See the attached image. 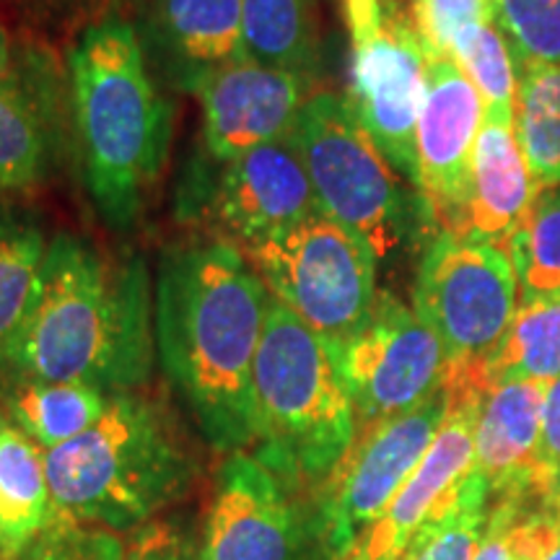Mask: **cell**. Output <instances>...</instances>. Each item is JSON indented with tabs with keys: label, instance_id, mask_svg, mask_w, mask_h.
<instances>
[{
	"label": "cell",
	"instance_id": "20",
	"mask_svg": "<svg viewBox=\"0 0 560 560\" xmlns=\"http://www.w3.org/2000/svg\"><path fill=\"white\" fill-rule=\"evenodd\" d=\"M52 520L45 450L0 410V560H19Z\"/></svg>",
	"mask_w": 560,
	"mask_h": 560
},
{
	"label": "cell",
	"instance_id": "6",
	"mask_svg": "<svg viewBox=\"0 0 560 560\" xmlns=\"http://www.w3.org/2000/svg\"><path fill=\"white\" fill-rule=\"evenodd\" d=\"M289 138L322 213L363 236L380 260L410 240L420 219H429L420 195L405 190L402 177L342 96L330 91L310 96Z\"/></svg>",
	"mask_w": 560,
	"mask_h": 560
},
{
	"label": "cell",
	"instance_id": "35",
	"mask_svg": "<svg viewBox=\"0 0 560 560\" xmlns=\"http://www.w3.org/2000/svg\"><path fill=\"white\" fill-rule=\"evenodd\" d=\"M514 499H493L488 509L486 529H482L478 552L472 560H520L511 545V520H514Z\"/></svg>",
	"mask_w": 560,
	"mask_h": 560
},
{
	"label": "cell",
	"instance_id": "15",
	"mask_svg": "<svg viewBox=\"0 0 560 560\" xmlns=\"http://www.w3.org/2000/svg\"><path fill=\"white\" fill-rule=\"evenodd\" d=\"M482 120L486 112L480 94L457 62L450 58L429 60L425 100L416 132V192L429 210V219L450 234H462L465 223L472 151Z\"/></svg>",
	"mask_w": 560,
	"mask_h": 560
},
{
	"label": "cell",
	"instance_id": "13",
	"mask_svg": "<svg viewBox=\"0 0 560 560\" xmlns=\"http://www.w3.org/2000/svg\"><path fill=\"white\" fill-rule=\"evenodd\" d=\"M200 560H314L306 495L252 452L229 454L215 472Z\"/></svg>",
	"mask_w": 560,
	"mask_h": 560
},
{
	"label": "cell",
	"instance_id": "18",
	"mask_svg": "<svg viewBox=\"0 0 560 560\" xmlns=\"http://www.w3.org/2000/svg\"><path fill=\"white\" fill-rule=\"evenodd\" d=\"M138 37L161 79L190 94L208 73L249 58L242 0H151Z\"/></svg>",
	"mask_w": 560,
	"mask_h": 560
},
{
	"label": "cell",
	"instance_id": "22",
	"mask_svg": "<svg viewBox=\"0 0 560 560\" xmlns=\"http://www.w3.org/2000/svg\"><path fill=\"white\" fill-rule=\"evenodd\" d=\"M58 125L24 75L0 83V195L32 190L50 172Z\"/></svg>",
	"mask_w": 560,
	"mask_h": 560
},
{
	"label": "cell",
	"instance_id": "33",
	"mask_svg": "<svg viewBox=\"0 0 560 560\" xmlns=\"http://www.w3.org/2000/svg\"><path fill=\"white\" fill-rule=\"evenodd\" d=\"M122 560H200V535L187 520H153L125 542Z\"/></svg>",
	"mask_w": 560,
	"mask_h": 560
},
{
	"label": "cell",
	"instance_id": "32",
	"mask_svg": "<svg viewBox=\"0 0 560 560\" xmlns=\"http://www.w3.org/2000/svg\"><path fill=\"white\" fill-rule=\"evenodd\" d=\"M122 556L125 540L115 532L55 516L19 560H122Z\"/></svg>",
	"mask_w": 560,
	"mask_h": 560
},
{
	"label": "cell",
	"instance_id": "34",
	"mask_svg": "<svg viewBox=\"0 0 560 560\" xmlns=\"http://www.w3.org/2000/svg\"><path fill=\"white\" fill-rule=\"evenodd\" d=\"M540 472L545 488L558 501L560 493V376L548 384L542 405L540 431Z\"/></svg>",
	"mask_w": 560,
	"mask_h": 560
},
{
	"label": "cell",
	"instance_id": "17",
	"mask_svg": "<svg viewBox=\"0 0 560 560\" xmlns=\"http://www.w3.org/2000/svg\"><path fill=\"white\" fill-rule=\"evenodd\" d=\"M550 382L506 380L490 384L475 420V467L490 501L537 495L556 506L540 472L542 405Z\"/></svg>",
	"mask_w": 560,
	"mask_h": 560
},
{
	"label": "cell",
	"instance_id": "9",
	"mask_svg": "<svg viewBox=\"0 0 560 560\" xmlns=\"http://www.w3.org/2000/svg\"><path fill=\"white\" fill-rule=\"evenodd\" d=\"M520 278L501 244L439 231L420 257L412 312L441 340L446 369L482 366L506 338Z\"/></svg>",
	"mask_w": 560,
	"mask_h": 560
},
{
	"label": "cell",
	"instance_id": "24",
	"mask_svg": "<svg viewBox=\"0 0 560 560\" xmlns=\"http://www.w3.org/2000/svg\"><path fill=\"white\" fill-rule=\"evenodd\" d=\"M490 387L506 380L552 382L560 376V291L522 296L506 338L480 369Z\"/></svg>",
	"mask_w": 560,
	"mask_h": 560
},
{
	"label": "cell",
	"instance_id": "29",
	"mask_svg": "<svg viewBox=\"0 0 560 560\" xmlns=\"http://www.w3.org/2000/svg\"><path fill=\"white\" fill-rule=\"evenodd\" d=\"M452 60L482 100L486 120L514 125L516 60L499 24H482L454 42Z\"/></svg>",
	"mask_w": 560,
	"mask_h": 560
},
{
	"label": "cell",
	"instance_id": "30",
	"mask_svg": "<svg viewBox=\"0 0 560 560\" xmlns=\"http://www.w3.org/2000/svg\"><path fill=\"white\" fill-rule=\"evenodd\" d=\"M495 24L520 73L560 66V0H495Z\"/></svg>",
	"mask_w": 560,
	"mask_h": 560
},
{
	"label": "cell",
	"instance_id": "26",
	"mask_svg": "<svg viewBox=\"0 0 560 560\" xmlns=\"http://www.w3.org/2000/svg\"><path fill=\"white\" fill-rule=\"evenodd\" d=\"M514 136L537 190L560 187V66L522 70Z\"/></svg>",
	"mask_w": 560,
	"mask_h": 560
},
{
	"label": "cell",
	"instance_id": "11",
	"mask_svg": "<svg viewBox=\"0 0 560 560\" xmlns=\"http://www.w3.org/2000/svg\"><path fill=\"white\" fill-rule=\"evenodd\" d=\"M361 425L418 408L444 387L446 350L395 293L380 291L366 319L327 340Z\"/></svg>",
	"mask_w": 560,
	"mask_h": 560
},
{
	"label": "cell",
	"instance_id": "2",
	"mask_svg": "<svg viewBox=\"0 0 560 560\" xmlns=\"http://www.w3.org/2000/svg\"><path fill=\"white\" fill-rule=\"evenodd\" d=\"M156 361L149 265L81 234L50 240L37 296L0 355V384L73 382L107 395L138 392Z\"/></svg>",
	"mask_w": 560,
	"mask_h": 560
},
{
	"label": "cell",
	"instance_id": "21",
	"mask_svg": "<svg viewBox=\"0 0 560 560\" xmlns=\"http://www.w3.org/2000/svg\"><path fill=\"white\" fill-rule=\"evenodd\" d=\"M109 397L107 392L73 382L0 384V410L45 452L89 431L104 416Z\"/></svg>",
	"mask_w": 560,
	"mask_h": 560
},
{
	"label": "cell",
	"instance_id": "12",
	"mask_svg": "<svg viewBox=\"0 0 560 560\" xmlns=\"http://www.w3.org/2000/svg\"><path fill=\"white\" fill-rule=\"evenodd\" d=\"M182 213L202 215L234 247L265 242L319 213L310 174L291 138L231 161L206 159L187 177Z\"/></svg>",
	"mask_w": 560,
	"mask_h": 560
},
{
	"label": "cell",
	"instance_id": "16",
	"mask_svg": "<svg viewBox=\"0 0 560 560\" xmlns=\"http://www.w3.org/2000/svg\"><path fill=\"white\" fill-rule=\"evenodd\" d=\"M310 79L242 58L208 73L192 94L202 104V143L215 161H231L289 136L306 102Z\"/></svg>",
	"mask_w": 560,
	"mask_h": 560
},
{
	"label": "cell",
	"instance_id": "31",
	"mask_svg": "<svg viewBox=\"0 0 560 560\" xmlns=\"http://www.w3.org/2000/svg\"><path fill=\"white\" fill-rule=\"evenodd\" d=\"M408 16L429 60H452V47L462 34L495 24V0H416Z\"/></svg>",
	"mask_w": 560,
	"mask_h": 560
},
{
	"label": "cell",
	"instance_id": "4",
	"mask_svg": "<svg viewBox=\"0 0 560 560\" xmlns=\"http://www.w3.org/2000/svg\"><path fill=\"white\" fill-rule=\"evenodd\" d=\"M45 470L58 520L120 535L177 503L198 478V457L164 405L117 392L89 431L45 452Z\"/></svg>",
	"mask_w": 560,
	"mask_h": 560
},
{
	"label": "cell",
	"instance_id": "3",
	"mask_svg": "<svg viewBox=\"0 0 560 560\" xmlns=\"http://www.w3.org/2000/svg\"><path fill=\"white\" fill-rule=\"evenodd\" d=\"M68 79L83 185L112 231H130L170 156L172 104L125 19H104L81 34Z\"/></svg>",
	"mask_w": 560,
	"mask_h": 560
},
{
	"label": "cell",
	"instance_id": "8",
	"mask_svg": "<svg viewBox=\"0 0 560 560\" xmlns=\"http://www.w3.org/2000/svg\"><path fill=\"white\" fill-rule=\"evenodd\" d=\"M450 412V389L361 425L332 472L306 495L314 560H342L416 472Z\"/></svg>",
	"mask_w": 560,
	"mask_h": 560
},
{
	"label": "cell",
	"instance_id": "37",
	"mask_svg": "<svg viewBox=\"0 0 560 560\" xmlns=\"http://www.w3.org/2000/svg\"><path fill=\"white\" fill-rule=\"evenodd\" d=\"M540 560H560V540H558L556 545H552V548H550L548 552H545V556H542Z\"/></svg>",
	"mask_w": 560,
	"mask_h": 560
},
{
	"label": "cell",
	"instance_id": "27",
	"mask_svg": "<svg viewBox=\"0 0 560 560\" xmlns=\"http://www.w3.org/2000/svg\"><path fill=\"white\" fill-rule=\"evenodd\" d=\"M499 244L524 296L560 291V187L537 195L529 213Z\"/></svg>",
	"mask_w": 560,
	"mask_h": 560
},
{
	"label": "cell",
	"instance_id": "7",
	"mask_svg": "<svg viewBox=\"0 0 560 560\" xmlns=\"http://www.w3.org/2000/svg\"><path fill=\"white\" fill-rule=\"evenodd\" d=\"M272 299L325 340L346 338L376 301V252L327 213L242 249Z\"/></svg>",
	"mask_w": 560,
	"mask_h": 560
},
{
	"label": "cell",
	"instance_id": "23",
	"mask_svg": "<svg viewBox=\"0 0 560 560\" xmlns=\"http://www.w3.org/2000/svg\"><path fill=\"white\" fill-rule=\"evenodd\" d=\"M47 249L50 240L39 215L0 198V355L30 317Z\"/></svg>",
	"mask_w": 560,
	"mask_h": 560
},
{
	"label": "cell",
	"instance_id": "5",
	"mask_svg": "<svg viewBox=\"0 0 560 560\" xmlns=\"http://www.w3.org/2000/svg\"><path fill=\"white\" fill-rule=\"evenodd\" d=\"M255 457L310 495L359 433L327 340L278 299L268 301L255 361Z\"/></svg>",
	"mask_w": 560,
	"mask_h": 560
},
{
	"label": "cell",
	"instance_id": "14",
	"mask_svg": "<svg viewBox=\"0 0 560 560\" xmlns=\"http://www.w3.org/2000/svg\"><path fill=\"white\" fill-rule=\"evenodd\" d=\"M450 412L416 472L342 560H400L412 537L454 499L475 467V420L486 387L472 371H446Z\"/></svg>",
	"mask_w": 560,
	"mask_h": 560
},
{
	"label": "cell",
	"instance_id": "1",
	"mask_svg": "<svg viewBox=\"0 0 560 560\" xmlns=\"http://www.w3.org/2000/svg\"><path fill=\"white\" fill-rule=\"evenodd\" d=\"M270 293L223 240L164 249L153 283V338L166 382L213 452L255 446V361Z\"/></svg>",
	"mask_w": 560,
	"mask_h": 560
},
{
	"label": "cell",
	"instance_id": "36",
	"mask_svg": "<svg viewBox=\"0 0 560 560\" xmlns=\"http://www.w3.org/2000/svg\"><path fill=\"white\" fill-rule=\"evenodd\" d=\"M16 79V70H13V50L11 39L5 34L3 26H0V83Z\"/></svg>",
	"mask_w": 560,
	"mask_h": 560
},
{
	"label": "cell",
	"instance_id": "38",
	"mask_svg": "<svg viewBox=\"0 0 560 560\" xmlns=\"http://www.w3.org/2000/svg\"><path fill=\"white\" fill-rule=\"evenodd\" d=\"M384 5H387V9H395V11H400V5H405V3H416V0H382Z\"/></svg>",
	"mask_w": 560,
	"mask_h": 560
},
{
	"label": "cell",
	"instance_id": "10",
	"mask_svg": "<svg viewBox=\"0 0 560 560\" xmlns=\"http://www.w3.org/2000/svg\"><path fill=\"white\" fill-rule=\"evenodd\" d=\"M350 34V107L389 161L418 185L416 132L425 100L429 55L410 16L382 0H338Z\"/></svg>",
	"mask_w": 560,
	"mask_h": 560
},
{
	"label": "cell",
	"instance_id": "19",
	"mask_svg": "<svg viewBox=\"0 0 560 560\" xmlns=\"http://www.w3.org/2000/svg\"><path fill=\"white\" fill-rule=\"evenodd\" d=\"M535 179L514 136V125L482 120L470 164V198L459 236L499 244L537 200Z\"/></svg>",
	"mask_w": 560,
	"mask_h": 560
},
{
	"label": "cell",
	"instance_id": "39",
	"mask_svg": "<svg viewBox=\"0 0 560 560\" xmlns=\"http://www.w3.org/2000/svg\"><path fill=\"white\" fill-rule=\"evenodd\" d=\"M556 511H558V520H560V493H558V501H556Z\"/></svg>",
	"mask_w": 560,
	"mask_h": 560
},
{
	"label": "cell",
	"instance_id": "25",
	"mask_svg": "<svg viewBox=\"0 0 560 560\" xmlns=\"http://www.w3.org/2000/svg\"><path fill=\"white\" fill-rule=\"evenodd\" d=\"M244 45L252 60L310 75L317 68L312 0H242Z\"/></svg>",
	"mask_w": 560,
	"mask_h": 560
},
{
	"label": "cell",
	"instance_id": "28",
	"mask_svg": "<svg viewBox=\"0 0 560 560\" xmlns=\"http://www.w3.org/2000/svg\"><path fill=\"white\" fill-rule=\"evenodd\" d=\"M488 509V482L472 470L454 499L420 527L400 560H472L486 529Z\"/></svg>",
	"mask_w": 560,
	"mask_h": 560
}]
</instances>
